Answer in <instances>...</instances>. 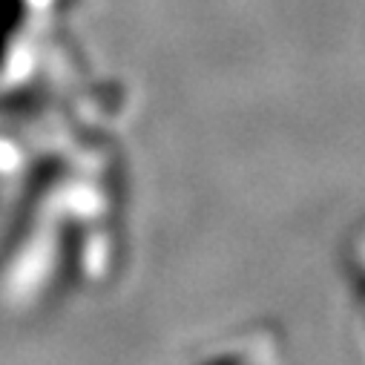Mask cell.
Listing matches in <instances>:
<instances>
[{"instance_id":"1","label":"cell","mask_w":365,"mask_h":365,"mask_svg":"<svg viewBox=\"0 0 365 365\" xmlns=\"http://www.w3.org/2000/svg\"><path fill=\"white\" fill-rule=\"evenodd\" d=\"M24 18H26L24 0H0V69H4L9 58V49L24 26Z\"/></svg>"}]
</instances>
